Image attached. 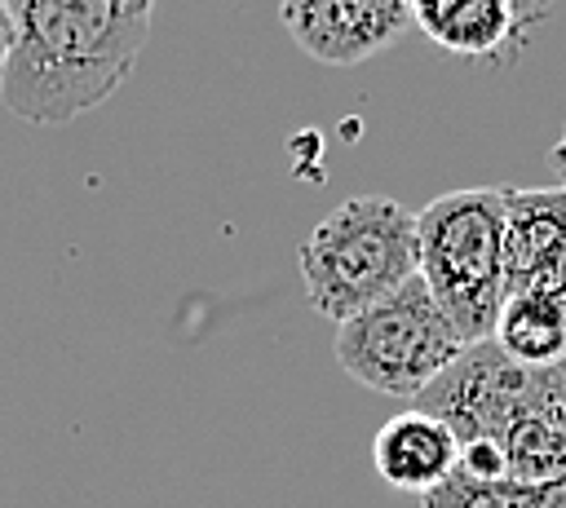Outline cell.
Listing matches in <instances>:
<instances>
[{
  "label": "cell",
  "mask_w": 566,
  "mask_h": 508,
  "mask_svg": "<svg viewBox=\"0 0 566 508\" xmlns=\"http://www.w3.org/2000/svg\"><path fill=\"white\" fill-rule=\"evenodd\" d=\"M18 44L0 102L31 124H71L102 106L150 40L155 0H9Z\"/></svg>",
  "instance_id": "6da1fadb"
},
{
  "label": "cell",
  "mask_w": 566,
  "mask_h": 508,
  "mask_svg": "<svg viewBox=\"0 0 566 508\" xmlns=\"http://www.w3.org/2000/svg\"><path fill=\"white\" fill-rule=\"evenodd\" d=\"M296 256L314 314L345 322L420 274L416 212L389 194H354L305 234Z\"/></svg>",
  "instance_id": "7a4b0ae2"
},
{
  "label": "cell",
  "mask_w": 566,
  "mask_h": 508,
  "mask_svg": "<svg viewBox=\"0 0 566 508\" xmlns=\"http://www.w3.org/2000/svg\"><path fill=\"white\" fill-rule=\"evenodd\" d=\"M420 278L455 322L464 345L491 340L509 296L504 269V186L447 190L416 212Z\"/></svg>",
  "instance_id": "3957f363"
},
{
  "label": "cell",
  "mask_w": 566,
  "mask_h": 508,
  "mask_svg": "<svg viewBox=\"0 0 566 508\" xmlns=\"http://www.w3.org/2000/svg\"><path fill=\"white\" fill-rule=\"evenodd\" d=\"M464 336L442 314L424 278L416 274L385 300L367 305L363 314L336 322L332 353L349 380L389 398H420L460 353Z\"/></svg>",
  "instance_id": "277c9868"
},
{
  "label": "cell",
  "mask_w": 566,
  "mask_h": 508,
  "mask_svg": "<svg viewBox=\"0 0 566 508\" xmlns=\"http://www.w3.org/2000/svg\"><path fill=\"white\" fill-rule=\"evenodd\" d=\"M566 384L562 367H517L495 340L469 345L420 398L416 411L438 415L460 446L469 442H495L539 402L557 398Z\"/></svg>",
  "instance_id": "5b68a950"
},
{
  "label": "cell",
  "mask_w": 566,
  "mask_h": 508,
  "mask_svg": "<svg viewBox=\"0 0 566 508\" xmlns=\"http://www.w3.org/2000/svg\"><path fill=\"white\" fill-rule=\"evenodd\" d=\"M279 22L305 57L354 66L407 35L411 0H279Z\"/></svg>",
  "instance_id": "8992f818"
},
{
  "label": "cell",
  "mask_w": 566,
  "mask_h": 508,
  "mask_svg": "<svg viewBox=\"0 0 566 508\" xmlns=\"http://www.w3.org/2000/svg\"><path fill=\"white\" fill-rule=\"evenodd\" d=\"M504 269L513 292L566 300V186H504Z\"/></svg>",
  "instance_id": "52a82bcc"
},
{
  "label": "cell",
  "mask_w": 566,
  "mask_h": 508,
  "mask_svg": "<svg viewBox=\"0 0 566 508\" xmlns=\"http://www.w3.org/2000/svg\"><path fill=\"white\" fill-rule=\"evenodd\" d=\"M411 27L451 57L500 62L526 44L531 18L522 0H411Z\"/></svg>",
  "instance_id": "ba28073f"
},
{
  "label": "cell",
  "mask_w": 566,
  "mask_h": 508,
  "mask_svg": "<svg viewBox=\"0 0 566 508\" xmlns=\"http://www.w3.org/2000/svg\"><path fill=\"white\" fill-rule=\"evenodd\" d=\"M371 464L385 486L407 495H429L460 468V442L438 415L411 406L376 428Z\"/></svg>",
  "instance_id": "9c48e42d"
},
{
  "label": "cell",
  "mask_w": 566,
  "mask_h": 508,
  "mask_svg": "<svg viewBox=\"0 0 566 508\" xmlns=\"http://www.w3.org/2000/svg\"><path fill=\"white\" fill-rule=\"evenodd\" d=\"M491 340L517 367H562L566 362V300L548 292H513L500 305Z\"/></svg>",
  "instance_id": "30bf717a"
},
{
  "label": "cell",
  "mask_w": 566,
  "mask_h": 508,
  "mask_svg": "<svg viewBox=\"0 0 566 508\" xmlns=\"http://www.w3.org/2000/svg\"><path fill=\"white\" fill-rule=\"evenodd\" d=\"M420 508H566V481L539 486L517 477H469L455 468L438 490L420 495Z\"/></svg>",
  "instance_id": "8fae6325"
},
{
  "label": "cell",
  "mask_w": 566,
  "mask_h": 508,
  "mask_svg": "<svg viewBox=\"0 0 566 508\" xmlns=\"http://www.w3.org/2000/svg\"><path fill=\"white\" fill-rule=\"evenodd\" d=\"M13 44H18V18H13V4L0 0V75L9 66V57H13Z\"/></svg>",
  "instance_id": "7c38bea8"
},
{
  "label": "cell",
  "mask_w": 566,
  "mask_h": 508,
  "mask_svg": "<svg viewBox=\"0 0 566 508\" xmlns=\"http://www.w3.org/2000/svg\"><path fill=\"white\" fill-rule=\"evenodd\" d=\"M548 168H553V172H557V181L566 186V133H562V137H557V146L548 150Z\"/></svg>",
  "instance_id": "4fadbf2b"
},
{
  "label": "cell",
  "mask_w": 566,
  "mask_h": 508,
  "mask_svg": "<svg viewBox=\"0 0 566 508\" xmlns=\"http://www.w3.org/2000/svg\"><path fill=\"white\" fill-rule=\"evenodd\" d=\"M553 4H557V0H522V9H526V18H531V22L548 18V13H553Z\"/></svg>",
  "instance_id": "5bb4252c"
},
{
  "label": "cell",
  "mask_w": 566,
  "mask_h": 508,
  "mask_svg": "<svg viewBox=\"0 0 566 508\" xmlns=\"http://www.w3.org/2000/svg\"><path fill=\"white\" fill-rule=\"evenodd\" d=\"M562 371H566V362H562Z\"/></svg>",
  "instance_id": "9a60e30c"
}]
</instances>
